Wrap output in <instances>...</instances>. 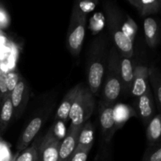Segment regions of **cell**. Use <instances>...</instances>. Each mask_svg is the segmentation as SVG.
<instances>
[{"label": "cell", "mask_w": 161, "mask_h": 161, "mask_svg": "<svg viewBox=\"0 0 161 161\" xmlns=\"http://www.w3.org/2000/svg\"><path fill=\"white\" fill-rule=\"evenodd\" d=\"M108 56L105 42L97 39L91 47L87 60V86L93 94H97L102 86L107 66Z\"/></svg>", "instance_id": "obj_1"}, {"label": "cell", "mask_w": 161, "mask_h": 161, "mask_svg": "<svg viewBox=\"0 0 161 161\" xmlns=\"http://www.w3.org/2000/svg\"><path fill=\"white\" fill-rule=\"evenodd\" d=\"M105 10L108 28L116 47L121 52L123 57L130 58L134 54L133 42L124 34L121 28L122 14L120 10L111 2L105 3Z\"/></svg>", "instance_id": "obj_2"}, {"label": "cell", "mask_w": 161, "mask_h": 161, "mask_svg": "<svg viewBox=\"0 0 161 161\" xmlns=\"http://www.w3.org/2000/svg\"><path fill=\"white\" fill-rule=\"evenodd\" d=\"M105 73H106V76L103 88V102L113 104L122 91L119 60L116 47H113L110 50Z\"/></svg>", "instance_id": "obj_3"}, {"label": "cell", "mask_w": 161, "mask_h": 161, "mask_svg": "<svg viewBox=\"0 0 161 161\" xmlns=\"http://www.w3.org/2000/svg\"><path fill=\"white\" fill-rule=\"evenodd\" d=\"M94 108V94L87 86H80L69 115L72 125L83 127L89 120Z\"/></svg>", "instance_id": "obj_4"}, {"label": "cell", "mask_w": 161, "mask_h": 161, "mask_svg": "<svg viewBox=\"0 0 161 161\" xmlns=\"http://www.w3.org/2000/svg\"><path fill=\"white\" fill-rule=\"evenodd\" d=\"M86 15L73 6L67 33V47L72 56H78L82 50L86 33Z\"/></svg>", "instance_id": "obj_5"}, {"label": "cell", "mask_w": 161, "mask_h": 161, "mask_svg": "<svg viewBox=\"0 0 161 161\" xmlns=\"http://www.w3.org/2000/svg\"><path fill=\"white\" fill-rule=\"evenodd\" d=\"M61 139L56 135L54 126L50 127L39 142L38 147L39 161H58Z\"/></svg>", "instance_id": "obj_6"}, {"label": "cell", "mask_w": 161, "mask_h": 161, "mask_svg": "<svg viewBox=\"0 0 161 161\" xmlns=\"http://www.w3.org/2000/svg\"><path fill=\"white\" fill-rule=\"evenodd\" d=\"M83 127L71 124L64 139L61 142L58 153V161H69L78 142L80 132Z\"/></svg>", "instance_id": "obj_7"}, {"label": "cell", "mask_w": 161, "mask_h": 161, "mask_svg": "<svg viewBox=\"0 0 161 161\" xmlns=\"http://www.w3.org/2000/svg\"><path fill=\"white\" fill-rule=\"evenodd\" d=\"M113 104L102 102L100 109V125L105 141L108 142L116 131L113 116Z\"/></svg>", "instance_id": "obj_8"}, {"label": "cell", "mask_w": 161, "mask_h": 161, "mask_svg": "<svg viewBox=\"0 0 161 161\" xmlns=\"http://www.w3.org/2000/svg\"><path fill=\"white\" fill-rule=\"evenodd\" d=\"M138 110L140 118L145 125H147L155 116V102L149 86L146 92L138 97Z\"/></svg>", "instance_id": "obj_9"}, {"label": "cell", "mask_w": 161, "mask_h": 161, "mask_svg": "<svg viewBox=\"0 0 161 161\" xmlns=\"http://www.w3.org/2000/svg\"><path fill=\"white\" fill-rule=\"evenodd\" d=\"M42 126V118L40 116L34 117L29 124L27 125L25 130L19 138L18 142L17 143V149L18 152L25 150L26 148L29 146L31 141L34 139L35 137L40 130Z\"/></svg>", "instance_id": "obj_10"}, {"label": "cell", "mask_w": 161, "mask_h": 161, "mask_svg": "<svg viewBox=\"0 0 161 161\" xmlns=\"http://www.w3.org/2000/svg\"><path fill=\"white\" fill-rule=\"evenodd\" d=\"M149 69L144 65H138L134 69V77L130 92L135 97H140L147 90Z\"/></svg>", "instance_id": "obj_11"}, {"label": "cell", "mask_w": 161, "mask_h": 161, "mask_svg": "<svg viewBox=\"0 0 161 161\" xmlns=\"http://www.w3.org/2000/svg\"><path fill=\"white\" fill-rule=\"evenodd\" d=\"M10 99L14 108V114L17 117V115L20 113L25 107L28 99V87L25 81L21 76L14 89L10 92Z\"/></svg>", "instance_id": "obj_12"}, {"label": "cell", "mask_w": 161, "mask_h": 161, "mask_svg": "<svg viewBox=\"0 0 161 161\" xmlns=\"http://www.w3.org/2000/svg\"><path fill=\"white\" fill-rule=\"evenodd\" d=\"M82 83H79L76 86L72 87L63 98L62 102L60 104L58 110H57L56 119L60 121V122L66 123L69 120V115L70 112L71 108H72L73 102L76 97L77 94L79 92L80 86Z\"/></svg>", "instance_id": "obj_13"}, {"label": "cell", "mask_w": 161, "mask_h": 161, "mask_svg": "<svg viewBox=\"0 0 161 161\" xmlns=\"http://www.w3.org/2000/svg\"><path fill=\"white\" fill-rule=\"evenodd\" d=\"M113 120L116 130L121 128L130 118L137 116V113L132 107L125 104H117L113 106Z\"/></svg>", "instance_id": "obj_14"}, {"label": "cell", "mask_w": 161, "mask_h": 161, "mask_svg": "<svg viewBox=\"0 0 161 161\" xmlns=\"http://www.w3.org/2000/svg\"><path fill=\"white\" fill-rule=\"evenodd\" d=\"M122 90L125 93L130 92L132 87L134 77V68L130 58L122 57L119 61Z\"/></svg>", "instance_id": "obj_15"}, {"label": "cell", "mask_w": 161, "mask_h": 161, "mask_svg": "<svg viewBox=\"0 0 161 161\" xmlns=\"http://www.w3.org/2000/svg\"><path fill=\"white\" fill-rule=\"evenodd\" d=\"M144 31L147 44L152 48L157 47L160 41L158 25L153 17H147L144 20Z\"/></svg>", "instance_id": "obj_16"}, {"label": "cell", "mask_w": 161, "mask_h": 161, "mask_svg": "<svg viewBox=\"0 0 161 161\" xmlns=\"http://www.w3.org/2000/svg\"><path fill=\"white\" fill-rule=\"evenodd\" d=\"M161 135V115L158 113L157 116L149 121L146 129V138L148 146H153L160 142Z\"/></svg>", "instance_id": "obj_17"}, {"label": "cell", "mask_w": 161, "mask_h": 161, "mask_svg": "<svg viewBox=\"0 0 161 161\" xmlns=\"http://www.w3.org/2000/svg\"><path fill=\"white\" fill-rule=\"evenodd\" d=\"M0 136L6 131L9 123L14 115V108L10 99V94L0 103Z\"/></svg>", "instance_id": "obj_18"}, {"label": "cell", "mask_w": 161, "mask_h": 161, "mask_svg": "<svg viewBox=\"0 0 161 161\" xmlns=\"http://www.w3.org/2000/svg\"><path fill=\"white\" fill-rule=\"evenodd\" d=\"M94 127L89 119L83 124L80 130L76 147L91 149L94 143Z\"/></svg>", "instance_id": "obj_19"}, {"label": "cell", "mask_w": 161, "mask_h": 161, "mask_svg": "<svg viewBox=\"0 0 161 161\" xmlns=\"http://www.w3.org/2000/svg\"><path fill=\"white\" fill-rule=\"evenodd\" d=\"M149 79L153 88L155 104L159 112L161 109V79L159 71L156 68L149 69Z\"/></svg>", "instance_id": "obj_20"}, {"label": "cell", "mask_w": 161, "mask_h": 161, "mask_svg": "<svg viewBox=\"0 0 161 161\" xmlns=\"http://www.w3.org/2000/svg\"><path fill=\"white\" fill-rule=\"evenodd\" d=\"M139 12L142 16H148L159 12L161 0H138Z\"/></svg>", "instance_id": "obj_21"}, {"label": "cell", "mask_w": 161, "mask_h": 161, "mask_svg": "<svg viewBox=\"0 0 161 161\" xmlns=\"http://www.w3.org/2000/svg\"><path fill=\"white\" fill-rule=\"evenodd\" d=\"M39 141L36 140L33 142L29 147L26 148L23 153L20 155H17L15 161H39V153H38V147H39Z\"/></svg>", "instance_id": "obj_22"}, {"label": "cell", "mask_w": 161, "mask_h": 161, "mask_svg": "<svg viewBox=\"0 0 161 161\" xmlns=\"http://www.w3.org/2000/svg\"><path fill=\"white\" fill-rule=\"evenodd\" d=\"M142 161H161V142L148 146Z\"/></svg>", "instance_id": "obj_23"}, {"label": "cell", "mask_w": 161, "mask_h": 161, "mask_svg": "<svg viewBox=\"0 0 161 161\" xmlns=\"http://www.w3.org/2000/svg\"><path fill=\"white\" fill-rule=\"evenodd\" d=\"M121 28L124 34L133 42L137 33V25L131 17L126 15V19L122 22Z\"/></svg>", "instance_id": "obj_24"}, {"label": "cell", "mask_w": 161, "mask_h": 161, "mask_svg": "<svg viewBox=\"0 0 161 161\" xmlns=\"http://www.w3.org/2000/svg\"><path fill=\"white\" fill-rule=\"evenodd\" d=\"M98 3V0H75L74 7L84 14H87L94 9Z\"/></svg>", "instance_id": "obj_25"}, {"label": "cell", "mask_w": 161, "mask_h": 161, "mask_svg": "<svg viewBox=\"0 0 161 161\" xmlns=\"http://www.w3.org/2000/svg\"><path fill=\"white\" fill-rule=\"evenodd\" d=\"M20 77V76L18 74V72L15 70L9 71V72H8L7 73H6V86H7L8 91H9V94H10L11 91L14 89L16 85L17 84Z\"/></svg>", "instance_id": "obj_26"}, {"label": "cell", "mask_w": 161, "mask_h": 161, "mask_svg": "<svg viewBox=\"0 0 161 161\" xmlns=\"http://www.w3.org/2000/svg\"><path fill=\"white\" fill-rule=\"evenodd\" d=\"M12 159L9 145L3 141L0 136V161H11Z\"/></svg>", "instance_id": "obj_27"}, {"label": "cell", "mask_w": 161, "mask_h": 161, "mask_svg": "<svg viewBox=\"0 0 161 161\" xmlns=\"http://www.w3.org/2000/svg\"><path fill=\"white\" fill-rule=\"evenodd\" d=\"M90 151L89 149L76 147L69 161H86Z\"/></svg>", "instance_id": "obj_28"}, {"label": "cell", "mask_w": 161, "mask_h": 161, "mask_svg": "<svg viewBox=\"0 0 161 161\" xmlns=\"http://www.w3.org/2000/svg\"><path fill=\"white\" fill-rule=\"evenodd\" d=\"M6 72L0 67V103L9 94L6 86Z\"/></svg>", "instance_id": "obj_29"}, {"label": "cell", "mask_w": 161, "mask_h": 161, "mask_svg": "<svg viewBox=\"0 0 161 161\" xmlns=\"http://www.w3.org/2000/svg\"><path fill=\"white\" fill-rule=\"evenodd\" d=\"M11 21L10 16L6 8L0 3V28H6Z\"/></svg>", "instance_id": "obj_30"}, {"label": "cell", "mask_w": 161, "mask_h": 161, "mask_svg": "<svg viewBox=\"0 0 161 161\" xmlns=\"http://www.w3.org/2000/svg\"><path fill=\"white\" fill-rule=\"evenodd\" d=\"M132 6H135L136 9H138V10H139V2L138 0H127Z\"/></svg>", "instance_id": "obj_31"}, {"label": "cell", "mask_w": 161, "mask_h": 161, "mask_svg": "<svg viewBox=\"0 0 161 161\" xmlns=\"http://www.w3.org/2000/svg\"><path fill=\"white\" fill-rule=\"evenodd\" d=\"M18 154H19V153H17V155H16V156H15V157H13L12 160H11V161H15V160H16V157H17V155H18Z\"/></svg>", "instance_id": "obj_32"}]
</instances>
